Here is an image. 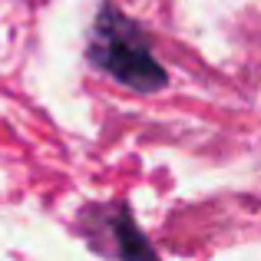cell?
Listing matches in <instances>:
<instances>
[{
	"mask_svg": "<svg viewBox=\"0 0 261 261\" xmlns=\"http://www.w3.org/2000/svg\"><path fill=\"white\" fill-rule=\"evenodd\" d=\"M89 63L136 93H155L169 83V73L155 60L142 27L113 4H102L93 20Z\"/></svg>",
	"mask_w": 261,
	"mask_h": 261,
	"instance_id": "6da1fadb",
	"label": "cell"
},
{
	"mask_svg": "<svg viewBox=\"0 0 261 261\" xmlns=\"http://www.w3.org/2000/svg\"><path fill=\"white\" fill-rule=\"evenodd\" d=\"M113 225V238H116V248H119L122 261H159V255L152 251V245L146 242V235L139 231V225L133 222V215L119 208V215L109 218Z\"/></svg>",
	"mask_w": 261,
	"mask_h": 261,
	"instance_id": "7a4b0ae2",
	"label": "cell"
}]
</instances>
